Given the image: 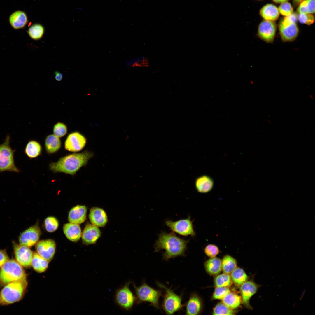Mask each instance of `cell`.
Masks as SVG:
<instances>
[{
  "instance_id": "obj_1",
  "label": "cell",
  "mask_w": 315,
  "mask_h": 315,
  "mask_svg": "<svg viewBox=\"0 0 315 315\" xmlns=\"http://www.w3.org/2000/svg\"><path fill=\"white\" fill-rule=\"evenodd\" d=\"M188 242V240L181 239L173 232H162L154 244V251L164 250L163 257L166 260L179 256H184Z\"/></svg>"
},
{
  "instance_id": "obj_2",
  "label": "cell",
  "mask_w": 315,
  "mask_h": 315,
  "mask_svg": "<svg viewBox=\"0 0 315 315\" xmlns=\"http://www.w3.org/2000/svg\"><path fill=\"white\" fill-rule=\"evenodd\" d=\"M93 155V153L85 151L81 153L67 155L55 162L49 164V169L54 173L62 172L74 175L80 168L85 166Z\"/></svg>"
},
{
  "instance_id": "obj_3",
  "label": "cell",
  "mask_w": 315,
  "mask_h": 315,
  "mask_svg": "<svg viewBox=\"0 0 315 315\" xmlns=\"http://www.w3.org/2000/svg\"><path fill=\"white\" fill-rule=\"evenodd\" d=\"M27 279L19 280L5 286L0 292V305L17 302L23 298L27 286Z\"/></svg>"
},
{
  "instance_id": "obj_4",
  "label": "cell",
  "mask_w": 315,
  "mask_h": 315,
  "mask_svg": "<svg viewBox=\"0 0 315 315\" xmlns=\"http://www.w3.org/2000/svg\"><path fill=\"white\" fill-rule=\"evenodd\" d=\"M0 268V287L15 281L27 279L23 266L16 260L9 259Z\"/></svg>"
},
{
  "instance_id": "obj_5",
  "label": "cell",
  "mask_w": 315,
  "mask_h": 315,
  "mask_svg": "<svg viewBox=\"0 0 315 315\" xmlns=\"http://www.w3.org/2000/svg\"><path fill=\"white\" fill-rule=\"evenodd\" d=\"M10 137H6L4 141L0 144V172L7 171L19 173L21 171L15 163L14 153L10 145Z\"/></svg>"
},
{
  "instance_id": "obj_6",
  "label": "cell",
  "mask_w": 315,
  "mask_h": 315,
  "mask_svg": "<svg viewBox=\"0 0 315 315\" xmlns=\"http://www.w3.org/2000/svg\"><path fill=\"white\" fill-rule=\"evenodd\" d=\"M156 284L159 287L165 291L162 307L166 314L172 315L179 310L182 307L181 297L164 285L158 282Z\"/></svg>"
},
{
  "instance_id": "obj_7",
  "label": "cell",
  "mask_w": 315,
  "mask_h": 315,
  "mask_svg": "<svg viewBox=\"0 0 315 315\" xmlns=\"http://www.w3.org/2000/svg\"><path fill=\"white\" fill-rule=\"evenodd\" d=\"M134 287L139 302H148L155 308H159V300L162 295L161 291L153 288L145 283L139 287L134 284Z\"/></svg>"
},
{
  "instance_id": "obj_8",
  "label": "cell",
  "mask_w": 315,
  "mask_h": 315,
  "mask_svg": "<svg viewBox=\"0 0 315 315\" xmlns=\"http://www.w3.org/2000/svg\"><path fill=\"white\" fill-rule=\"evenodd\" d=\"M130 282H128L118 290L115 296L117 304L122 308L127 310L132 307L135 300V298L130 288Z\"/></svg>"
},
{
  "instance_id": "obj_9",
  "label": "cell",
  "mask_w": 315,
  "mask_h": 315,
  "mask_svg": "<svg viewBox=\"0 0 315 315\" xmlns=\"http://www.w3.org/2000/svg\"><path fill=\"white\" fill-rule=\"evenodd\" d=\"M165 223L166 225L172 231L180 235L194 236L195 235L192 222L190 220V217L187 219L176 221L168 220L166 221Z\"/></svg>"
},
{
  "instance_id": "obj_10",
  "label": "cell",
  "mask_w": 315,
  "mask_h": 315,
  "mask_svg": "<svg viewBox=\"0 0 315 315\" xmlns=\"http://www.w3.org/2000/svg\"><path fill=\"white\" fill-rule=\"evenodd\" d=\"M41 233L38 224L32 226L20 235L19 237V244L30 248L38 242Z\"/></svg>"
},
{
  "instance_id": "obj_11",
  "label": "cell",
  "mask_w": 315,
  "mask_h": 315,
  "mask_svg": "<svg viewBox=\"0 0 315 315\" xmlns=\"http://www.w3.org/2000/svg\"><path fill=\"white\" fill-rule=\"evenodd\" d=\"M13 243L14 253L16 260L22 266L28 268L31 266L33 252L30 248Z\"/></svg>"
},
{
  "instance_id": "obj_12",
  "label": "cell",
  "mask_w": 315,
  "mask_h": 315,
  "mask_svg": "<svg viewBox=\"0 0 315 315\" xmlns=\"http://www.w3.org/2000/svg\"><path fill=\"white\" fill-rule=\"evenodd\" d=\"M281 39L284 42H291L298 36L299 30L296 23L292 22L283 19L279 25Z\"/></svg>"
},
{
  "instance_id": "obj_13",
  "label": "cell",
  "mask_w": 315,
  "mask_h": 315,
  "mask_svg": "<svg viewBox=\"0 0 315 315\" xmlns=\"http://www.w3.org/2000/svg\"><path fill=\"white\" fill-rule=\"evenodd\" d=\"M276 30V25L274 22L265 20L258 26L257 36L266 43H272L274 39Z\"/></svg>"
},
{
  "instance_id": "obj_14",
  "label": "cell",
  "mask_w": 315,
  "mask_h": 315,
  "mask_svg": "<svg viewBox=\"0 0 315 315\" xmlns=\"http://www.w3.org/2000/svg\"><path fill=\"white\" fill-rule=\"evenodd\" d=\"M35 249L38 254L49 262L55 253V243L51 239L41 240L35 244Z\"/></svg>"
},
{
  "instance_id": "obj_15",
  "label": "cell",
  "mask_w": 315,
  "mask_h": 315,
  "mask_svg": "<svg viewBox=\"0 0 315 315\" xmlns=\"http://www.w3.org/2000/svg\"><path fill=\"white\" fill-rule=\"evenodd\" d=\"M86 140L85 137L79 132H74L70 134L64 143L65 149L69 151L78 152L85 146Z\"/></svg>"
},
{
  "instance_id": "obj_16",
  "label": "cell",
  "mask_w": 315,
  "mask_h": 315,
  "mask_svg": "<svg viewBox=\"0 0 315 315\" xmlns=\"http://www.w3.org/2000/svg\"><path fill=\"white\" fill-rule=\"evenodd\" d=\"M261 286L252 280L247 281L241 285L240 290L242 301L246 308L249 309H252L250 304V300Z\"/></svg>"
},
{
  "instance_id": "obj_17",
  "label": "cell",
  "mask_w": 315,
  "mask_h": 315,
  "mask_svg": "<svg viewBox=\"0 0 315 315\" xmlns=\"http://www.w3.org/2000/svg\"><path fill=\"white\" fill-rule=\"evenodd\" d=\"M101 235V231L98 227L92 224H88L82 233L83 242L86 244H94L100 237Z\"/></svg>"
},
{
  "instance_id": "obj_18",
  "label": "cell",
  "mask_w": 315,
  "mask_h": 315,
  "mask_svg": "<svg viewBox=\"0 0 315 315\" xmlns=\"http://www.w3.org/2000/svg\"><path fill=\"white\" fill-rule=\"evenodd\" d=\"M87 212V208L85 206L77 205L69 211L68 220L70 223L80 224L85 221Z\"/></svg>"
},
{
  "instance_id": "obj_19",
  "label": "cell",
  "mask_w": 315,
  "mask_h": 315,
  "mask_svg": "<svg viewBox=\"0 0 315 315\" xmlns=\"http://www.w3.org/2000/svg\"><path fill=\"white\" fill-rule=\"evenodd\" d=\"M90 220L92 224L98 227H103L108 221L106 214L102 209L96 207L92 208L89 216Z\"/></svg>"
},
{
  "instance_id": "obj_20",
  "label": "cell",
  "mask_w": 315,
  "mask_h": 315,
  "mask_svg": "<svg viewBox=\"0 0 315 315\" xmlns=\"http://www.w3.org/2000/svg\"><path fill=\"white\" fill-rule=\"evenodd\" d=\"M63 231L67 238L69 240L76 242L82 235L80 228L79 224L71 223L65 224Z\"/></svg>"
},
{
  "instance_id": "obj_21",
  "label": "cell",
  "mask_w": 315,
  "mask_h": 315,
  "mask_svg": "<svg viewBox=\"0 0 315 315\" xmlns=\"http://www.w3.org/2000/svg\"><path fill=\"white\" fill-rule=\"evenodd\" d=\"M214 186L212 178L206 175L201 176L197 178L195 186L197 191L200 193H206L210 191Z\"/></svg>"
},
{
  "instance_id": "obj_22",
  "label": "cell",
  "mask_w": 315,
  "mask_h": 315,
  "mask_svg": "<svg viewBox=\"0 0 315 315\" xmlns=\"http://www.w3.org/2000/svg\"><path fill=\"white\" fill-rule=\"evenodd\" d=\"M9 21L11 26L16 29L24 28L28 22L26 13L20 10L16 11L12 13L10 16Z\"/></svg>"
},
{
  "instance_id": "obj_23",
  "label": "cell",
  "mask_w": 315,
  "mask_h": 315,
  "mask_svg": "<svg viewBox=\"0 0 315 315\" xmlns=\"http://www.w3.org/2000/svg\"><path fill=\"white\" fill-rule=\"evenodd\" d=\"M202 308V302L196 294H192L186 304V314L195 315L199 314Z\"/></svg>"
},
{
  "instance_id": "obj_24",
  "label": "cell",
  "mask_w": 315,
  "mask_h": 315,
  "mask_svg": "<svg viewBox=\"0 0 315 315\" xmlns=\"http://www.w3.org/2000/svg\"><path fill=\"white\" fill-rule=\"evenodd\" d=\"M260 13L265 20L272 21L277 20L279 14L278 8L272 4L264 6L260 9Z\"/></svg>"
},
{
  "instance_id": "obj_25",
  "label": "cell",
  "mask_w": 315,
  "mask_h": 315,
  "mask_svg": "<svg viewBox=\"0 0 315 315\" xmlns=\"http://www.w3.org/2000/svg\"><path fill=\"white\" fill-rule=\"evenodd\" d=\"M61 143L59 137L54 134L48 135L46 138L45 146L46 152L52 154L57 152L60 148Z\"/></svg>"
},
{
  "instance_id": "obj_26",
  "label": "cell",
  "mask_w": 315,
  "mask_h": 315,
  "mask_svg": "<svg viewBox=\"0 0 315 315\" xmlns=\"http://www.w3.org/2000/svg\"><path fill=\"white\" fill-rule=\"evenodd\" d=\"M204 266L206 271L211 275H217L222 270L221 260L215 257L207 260L205 263Z\"/></svg>"
},
{
  "instance_id": "obj_27",
  "label": "cell",
  "mask_w": 315,
  "mask_h": 315,
  "mask_svg": "<svg viewBox=\"0 0 315 315\" xmlns=\"http://www.w3.org/2000/svg\"><path fill=\"white\" fill-rule=\"evenodd\" d=\"M49 263L37 252H33L31 266L36 272L39 273L44 272L48 268Z\"/></svg>"
},
{
  "instance_id": "obj_28",
  "label": "cell",
  "mask_w": 315,
  "mask_h": 315,
  "mask_svg": "<svg viewBox=\"0 0 315 315\" xmlns=\"http://www.w3.org/2000/svg\"><path fill=\"white\" fill-rule=\"evenodd\" d=\"M42 151V147L38 142L31 140L27 144L24 150L26 155L30 159L36 158L39 156Z\"/></svg>"
},
{
  "instance_id": "obj_29",
  "label": "cell",
  "mask_w": 315,
  "mask_h": 315,
  "mask_svg": "<svg viewBox=\"0 0 315 315\" xmlns=\"http://www.w3.org/2000/svg\"><path fill=\"white\" fill-rule=\"evenodd\" d=\"M241 297L237 294L229 293L223 299L222 302L230 308L234 309L238 308L240 305Z\"/></svg>"
},
{
  "instance_id": "obj_30",
  "label": "cell",
  "mask_w": 315,
  "mask_h": 315,
  "mask_svg": "<svg viewBox=\"0 0 315 315\" xmlns=\"http://www.w3.org/2000/svg\"><path fill=\"white\" fill-rule=\"evenodd\" d=\"M221 261L222 270L225 273L229 274L236 267L237 262L236 260L230 255L225 256Z\"/></svg>"
},
{
  "instance_id": "obj_31",
  "label": "cell",
  "mask_w": 315,
  "mask_h": 315,
  "mask_svg": "<svg viewBox=\"0 0 315 315\" xmlns=\"http://www.w3.org/2000/svg\"><path fill=\"white\" fill-rule=\"evenodd\" d=\"M230 277L232 281L238 286H241L248 279L244 270L239 267L236 268L231 272Z\"/></svg>"
},
{
  "instance_id": "obj_32",
  "label": "cell",
  "mask_w": 315,
  "mask_h": 315,
  "mask_svg": "<svg viewBox=\"0 0 315 315\" xmlns=\"http://www.w3.org/2000/svg\"><path fill=\"white\" fill-rule=\"evenodd\" d=\"M44 31V28L43 25L39 24H35L29 28L28 33L32 39L38 40L43 37Z\"/></svg>"
},
{
  "instance_id": "obj_33",
  "label": "cell",
  "mask_w": 315,
  "mask_h": 315,
  "mask_svg": "<svg viewBox=\"0 0 315 315\" xmlns=\"http://www.w3.org/2000/svg\"><path fill=\"white\" fill-rule=\"evenodd\" d=\"M298 12L300 13L313 14L315 12V0H304L299 6Z\"/></svg>"
},
{
  "instance_id": "obj_34",
  "label": "cell",
  "mask_w": 315,
  "mask_h": 315,
  "mask_svg": "<svg viewBox=\"0 0 315 315\" xmlns=\"http://www.w3.org/2000/svg\"><path fill=\"white\" fill-rule=\"evenodd\" d=\"M216 287H228L232 284L230 276L229 274L223 273L217 276L214 279Z\"/></svg>"
},
{
  "instance_id": "obj_35",
  "label": "cell",
  "mask_w": 315,
  "mask_h": 315,
  "mask_svg": "<svg viewBox=\"0 0 315 315\" xmlns=\"http://www.w3.org/2000/svg\"><path fill=\"white\" fill-rule=\"evenodd\" d=\"M235 312L223 302L218 304L213 309V315H233Z\"/></svg>"
},
{
  "instance_id": "obj_36",
  "label": "cell",
  "mask_w": 315,
  "mask_h": 315,
  "mask_svg": "<svg viewBox=\"0 0 315 315\" xmlns=\"http://www.w3.org/2000/svg\"><path fill=\"white\" fill-rule=\"evenodd\" d=\"M127 66L131 67H147L149 61L144 57H140L130 60L126 62Z\"/></svg>"
},
{
  "instance_id": "obj_37",
  "label": "cell",
  "mask_w": 315,
  "mask_h": 315,
  "mask_svg": "<svg viewBox=\"0 0 315 315\" xmlns=\"http://www.w3.org/2000/svg\"><path fill=\"white\" fill-rule=\"evenodd\" d=\"M45 226L46 230L50 232H52L57 230L59 226V223L55 217L50 216L47 218L45 220Z\"/></svg>"
},
{
  "instance_id": "obj_38",
  "label": "cell",
  "mask_w": 315,
  "mask_h": 315,
  "mask_svg": "<svg viewBox=\"0 0 315 315\" xmlns=\"http://www.w3.org/2000/svg\"><path fill=\"white\" fill-rule=\"evenodd\" d=\"M230 292V290L228 287H216L213 293L212 298L222 300Z\"/></svg>"
},
{
  "instance_id": "obj_39",
  "label": "cell",
  "mask_w": 315,
  "mask_h": 315,
  "mask_svg": "<svg viewBox=\"0 0 315 315\" xmlns=\"http://www.w3.org/2000/svg\"><path fill=\"white\" fill-rule=\"evenodd\" d=\"M67 127L66 125L62 123H58L53 127L54 134L59 137L64 136L67 133Z\"/></svg>"
},
{
  "instance_id": "obj_40",
  "label": "cell",
  "mask_w": 315,
  "mask_h": 315,
  "mask_svg": "<svg viewBox=\"0 0 315 315\" xmlns=\"http://www.w3.org/2000/svg\"><path fill=\"white\" fill-rule=\"evenodd\" d=\"M278 10L282 15L287 16L293 13V9L290 3L287 2L281 3L279 6Z\"/></svg>"
},
{
  "instance_id": "obj_41",
  "label": "cell",
  "mask_w": 315,
  "mask_h": 315,
  "mask_svg": "<svg viewBox=\"0 0 315 315\" xmlns=\"http://www.w3.org/2000/svg\"><path fill=\"white\" fill-rule=\"evenodd\" d=\"M204 251L206 256L212 258L215 257L219 253V250L218 247L216 245L210 244L206 246Z\"/></svg>"
},
{
  "instance_id": "obj_42",
  "label": "cell",
  "mask_w": 315,
  "mask_h": 315,
  "mask_svg": "<svg viewBox=\"0 0 315 315\" xmlns=\"http://www.w3.org/2000/svg\"><path fill=\"white\" fill-rule=\"evenodd\" d=\"M298 19L300 23L308 25L312 24L314 21V16L309 14H300Z\"/></svg>"
},
{
  "instance_id": "obj_43",
  "label": "cell",
  "mask_w": 315,
  "mask_h": 315,
  "mask_svg": "<svg viewBox=\"0 0 315 315\" xmlns=\"http://www.w3.org/2000/svg\"><path fill=\"white\" fill-rule=\"evenodd\" d=\"M9 260L6 250H0V268Z\"/></svg>"
},
{
  "instance_id": "obj_44",
  "label": "cell",
  "mask_w": 315,
  "mask_h": 315,
  "mask_svg": "<svg viewBox=\"0 0 315 315\" xmlns=\"http://www.w3.org/2000/svg\"><path fill=\"white\" fill-rule=\"evenodd\" d=\"M55 79L58 81L61 80L62 78V75L60 72L56 71L55 72Z\"/></svg>"
},
{
  "instance_id": "obj_45",
  "label": "cell",
  "mask_w": 315,
  "mask_h": 315,
  "mask_svg": "<svg viewBox=\"0 0 315 315\" xmlns=\"http://www.w3.org/2000/svg\"><path fill=\"white\" fill-rule=\"evenodd\" d=\"M274 2L277 3H282L284 2H287L288 0H272Z\"/></svg>"
},
{
  "instance_id": "obj_46",
  "label": "cell",
  "mask_w": 315,
  "mask_h": 315,
  "mask_svg": "<svg viewBox=\"0 0 315 315\" xmlns=\"http://www.w3.org/2000/svg\"><path fill=\"white\" fill-rule=\"evenodd\" d=\"M304 0H294L295 2L297 4H299L301 3L302 1Z\"/></svg>"
},
{
  "instance_id": "obj_47",
  "label": "cell",
  "mask_w": 315,
  "mask_h": 315,
  "mask_svg": "<svg viewBox=\"0 0 315 315\" xmlns=\"http://www.w3.org/2000/svg\"><path fill=\"white\" fill-rule=\"evenodd\" d=\"M309 97L310 98L312 99H314V97H313V96L312 94H310L309 95Z\"/></svg>"
}]
</instances>
